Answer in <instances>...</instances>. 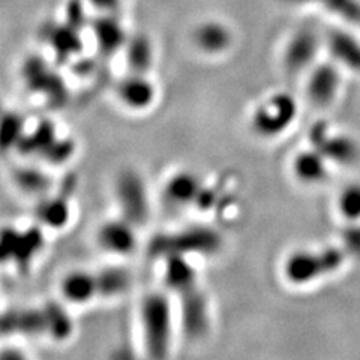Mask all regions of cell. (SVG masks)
<instances>
[{"label": "cell", "mask_w": 360, "mask_h": 360, "mask_svg": "<svg viewBox=\"0 0 360 360\" xmlns=\"http://www.w3.org/2000/svg\"><path fill=\"white\" fill-rule=\"evenodd\" d=\"M141 348L149 360H168L174 345L179 315L167 290H152L141 296L137 309Z\"/></svg>", "instance_id": "6da1fadb"}, {"label": "cell", "mask_w": 360, "mask_h": 360, "mask_svg": "<svg viewBox=\"0 0 360 360\" xmlns=\"http://www.w3.org/2000/svg\"><path fill=\"white\" fill-rule=\"evenodd\" d=\"M115 197L119 215L141 229L150 218L149 188L143 176L135 170H123L117 174Z\"/></svg>", "instance_id": "7a4b0ae2"}, {"label": "cell", "mask_w": 360, "mask_h": 360, "mask_svg": "<svg viewBox=\"0 0 360 360\" xmlns=\"http://www.w3.org/2000/svg\"><path fill=\"white\" fill-rule=\"evenodd\" d=\"M139 227L127 218L116 217L104 219L95 231V243L105 255L127 258L139 250Z\"/></svg>", "instance_id": "3957f363"}, {"label": "cell", "mask_w": 360, "mask_h": 360, "mask_svg": "<svg viewBox=\"0 0 360 360\" xmlns=\"http://www.w3.org/2000/svg\"><path fill=\"white\" fill-rule=\"evenodd\" d=\"M202 193H205V180L198 173L189 168H179L165 177L161 186V200L167 209L180 212L200 202Z\"/></svg>", "instance_id": "277c9868"}, {"label": "cell", "mask_w": 360, "mask_h": 360, "mask_svg": "<svg viewBox=\"0 0 360 360\" xmlns=\"http://www.w3.org/2000/svg\"><path fill=\"white\" fill-rule=\"evenodd\" d=\"M296 115V104L290 95L278 94L266 99L252 116V128L262 137H275L285 129Z\"/></svg>", "instance_id": "5b68a950"}, {"label": "cell", "mask_w": 360, "mask_h": 360, "mask_svg": "<svg viewBox=\"0 0 360 360\" xmlns=\"http://www.w3.org/2000/svg\"><path fill=\"white\" fill-rule=\"evenodd\" d=\"M59 295L71 307H87L101 299L98 275L92 270L72 269L59 281Z\"/></svg>", "instance_id": "8992f818"}, {"label": "cell", "mask_w": 360, "mask_h": 360, "mask_svg": "<svg viewBox=\"0 0 360 360\" xmlns=\"http://www.w3.org/2000/svg\"><path fill=\"white\" fill-rule=\"evenodd\" d=\"M319 50V38L309 29L297 30L290 42L284 53V63L285 68L291 74H297L314 60L315 54Z\"/></svg>", "instance_id": "52a82bcc"}, {"label": "cell", "mask_w": 360, "mask_h": 360, "mask_svg": "<svg viewBox=\"0 0 360 360\" xmlns=\"http://www.w3.org/2000/svg\"><path fill=\"white\" fill-rule=\"evenodd\" d=\"M340 87V74L332 65L315 68L308 82V96L314 104L328 105L336 96Z\"/></svg>", "instance_id": "ba28073f"}, {"label": "cell", "mask_w": 360, "mask_h": 360, "mask_svg": "<svg viewBox=\"0 0 360 360\" xmlns=\"http://www.w3.org/2000/svg\"><path fill=\"white\" fill-rule=\"evenodd\" d=\"M328 44L333 59L350 70L360 72V41L344 30H332Z\"/></svg>", "instance_id": "9c48e42d"}, {"label": "cell", "mask_w": 360, "mask_h": 360, "mask_svg": "<svg viewBox=\"0 0 360 360\" xmlns=\"http://www.w3.org/2000/svg\"><path fill=\"white\" fill-rule=\"evenodd\" d=\"M50 194L41 198L37 217L39 219V224L47 227L49 230H62V227H65L71 218V205L66 198L60 195L51 197Z\"/></svg>", "instance_id": "30bf717a"}, {"label": "cell", "mask_w": 360, "mask_h": 360, "mask_svg": "<svg viewBox=\"0 0 360 360\" xmlns=\"http://www.w3.org/2000/svg\"><path fill=\"white\" fill-rule=\"evenodd\" d=\"M287 2L297 5H320L326 11H329L330 14L340 17L344 21L360 25V0H287Z\"/></svg>", "instance_id": "8fae6325"}, {"label": "cell", "mask_w": 360, "mask_h": 360, "mask_svg": "<svg viewBox=\"0 0 360 360\" xmlns=\"http://www.w3.org/2000/svg\"><path fill=\"white\" fill-rule=\"evenodd\" d=\"M14 180L17 186L25 191L29 195H38L45 197L51 193V184L49 182V177L37 168H20L14 174Z\"/></svg>", "instance_id": "7c38bea8"}, {"label": "cell", "mask_w": 360, "mask_h": 360, "mask_svg": "<svg viewBox=\"0 0 360 360\" xmlns=\"http://www.w3.org/2000/svg\"><path fill=\"white\" fill-rule=\"evenodd\" d=\"M119 98H122L123 103L131 107V110H144V107L152 103L153 92L149 83L129 82L120 89Z\"/></svg>", "instance_id": "4fadbf2b"}, {"label": "cell", "mask_w": 360, "mask_h": 360, "mask_svg": "<svg viewBox=\"0 0 360 360\" xmlns=\"http://www.w3.org/2000/svg\"><path fill=\"white\" fill-rule=\"evenodd\" d=\"M320 167V160L317 155H299L295 164V172L299 179L305 180V182H317V180L323 176V168Z\"/></svg>", "instance_id": "5bb4252c"}, {"label": "cell", "mask_w": 360, "mask_h": 360, "mask_svg": "<svg viewBox=\"0 0 360 360\" xmlns=\"http://www.w3.org/2000/svg\"><path fill=\"white\" fill-rule=\"evenodd\" d=\"M201 41L205 47L210 50L224 49L229 42V35L225 29L219 26H207L201 32Z\"/></svg>", "instance_id": "9a60e30c"}, {"label": "cell", "mask_w": 360, "mask_h": 360, "mask_svg": "<svg viewBox=\"0 0 360 360\" xmlns=\"http://www.w3.org/2000/svg\"><path fill=\"white\" fill-rule=\"evenodd\" d=\"M341 207L347 218H356L360 215V188H350L344 191L341 198Z\"/></svg>", "instance_id": "2e32d148"}, {"label": "cell", "mask_w": 360, "mask_h": 360, "mask_svg": "<svg viewBox=\"0 0 360 360\" xmlns=\"http://www.w3.org/2000/svg\"><path fill=\"white\" fill-rule=\"evenodd\" d=\"M0 360H30V357L18 345H4L0 347Z\"/></svg>", "instance_id": "e0dca14e"}]
</instances>
